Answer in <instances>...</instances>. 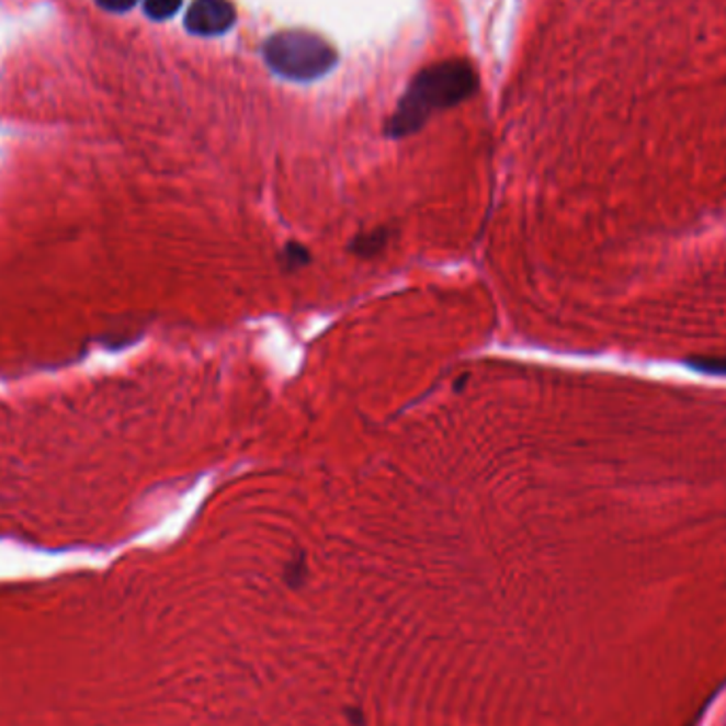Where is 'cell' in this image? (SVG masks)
<instances>
[{"instance_id":"277c9868","label":"cell","mask_w":726,"mask_h":726,"mask_svg":"<svg viewBox=\"0 0 726 726\" xmlns=\"http://www.w3.org/2000/svg\"><path fill=\"white\" fill-rule=\"evenodd\" d=\"M394 230L392 228H376V230L360 231L351 242H349V251L358 258L363 260H372L378 258L392 242Z\"/></svg>"},{"instance_id":"6da1fadb","label":"cell","mask_w":726,"mask_h":726,"mask_svg":"<svg viewBox=\"0 0 726 726\" xmlns=\"http://www.w3.org/2000/svg\"><path fill=\"white\" fill-rule=\"evenodd\" d=\"M476 90V75L465 63H442L423 70L399 102L387 124L389 136L417 133L433 113L467 99Z\"/></svg>"},{"instance_id":"52a82bcc","label":"cell","mask_w":726,"mask_h":726,"mask_svg":"<svg viewBox=\"0 0 726 726\" xmlns=\"http://www.w3.org/2000/svg\"><path fill=\"white\" fill-rule=\"evenodd\" d=\"M306 576H308V569H306L304 555H299L297 559L294 557L292 561L287 563V567H285V580H287L290 587H299L306 580Z\"/></svg>"},{"instance_id":"5b68a950","label":"cell","mask_w":726,"mask_h":726,"mask_svg":"<svg viewBox=\"0 0 726 726\" xmlns=\"http://www.w3.org/2000/svg\"><path fill=\"white\" fill-rule=\"evenodd\" d=\"M310 262H313V253H310L304 245L294 242V240H290V242L281 249V253H279V265H281L285 272H297V270L306 268Z\"/></svg>"},{"instance_id":"8992f818","label":"cell","mask_w":726,"mask_h":726,"mask_svg":"<svg viewBox=\"0 0 726 726\" xmlns=\"http://www.w3.org/2000/svg\"><path fill=\"white\" fill-rule=\"evenodd\" d=\"M181 4H183V0H145V13H147V18L162 22V20L172 18L181 9Z\"/></svg>"},{"instance_id":"3957f363","label":"cell","mask_w":726,"mask_h":726,"mask_svg":"<svg viewBox=\"0 0 726 726\" xmlns=\"http://www.w3.org/2000/svg\"><path fill=\"white\" fill-rule=\"evenodd\" d=\"M236 22V9L230 0H194L185 15V29L198 36L228 33Z\"/></svg>"},{"instance_id":"9c48e42d","label":"cell","mask_w":726,"mask_h":726,"mask_svg":"<svg viewBox=\"0 0 726 726\" xmlns=\"http://www.w3.org/2000/svg\"><path fill=\"white\" fill-rule=\"evenodd\" d=\"M138 0H99L100 7L111 13H126L131 11Z\"/></svg>"},{"instance_id":"ba28073f","label":"cell","mask_w":726,"mask_h":726,"mask_svg":"<svg viewBox=\"0 0 726 726\" xmlns=\"http://www.w3.org/2000/svg\"><path fill=\"white\" fill-rule=\"evenodd\" d=\"M694 367L710 372V374H726V358H707V360H694Z\"/></svg>"},{"instance_id":"7a4b0ae2","label":"cell","mask_w":726,"mask_h":726,"mask_svg":"<svg viewBox=\"0 0 726 726\" xmlns=\"http://www.w3.org/2000/svg\"><path fill=\"white\" fill-rule=\"evenodd\" d=\"M264 58L274 72L294 79L313 81L330 72L336 52L326 38L306 31H285L265 41Z\"/></svg>"}]
</instances>
